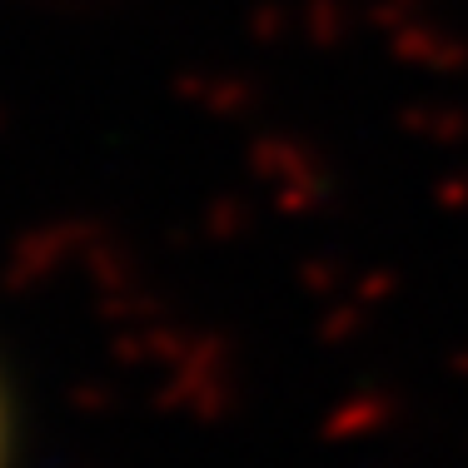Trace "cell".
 I'll list each match as a JSON object with an SVG mask.
<instances>
[{
	"label": "cell",
	"mask_w": 468,
	"mask_h": 468,
	"mask_svg": "<svg viewBox=\"0 0 468 468\" xmlns=\"http://www.w3.org/2000/svg\"><path fill=\"white\" fill-rule=\"evenodd\" d=\"M0 468H5V399H0Z\"/></svg>",
	"instance_id": "obj_1"
}]
</instances>
